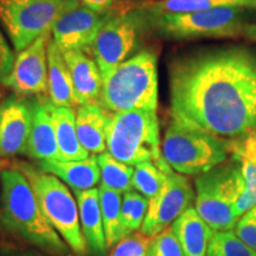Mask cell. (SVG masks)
Here are the masks:
<instances>
[{
  "instance_id": "obj_34",
  "label": "cell",
  "mask_w": 256,
  "mask_h": 256,
  "mask_svg": "<svg viewBox=\"0 0 256 256\" xmlns=\"http://www.w3.org/2000/svg\"><path fill=\"white\" fill-rule=\"evenodd\" d=\"M80 4L86 8L98 12V14H107L114 4V0H78Z\"/></svg>"
},
{
  "instance_id": "obj_18",
  "label": "cell",
  "mask_w": 256,
  "mask_h": 256,
  "mask_svg": "<svg viewBox=\"0 0 256 256\" xmlns=\"http://www.w3.org/2000/svg\"><path fill=\"white\" fill-rule=\"evenodd\" d=\"M48 92L50 102L56 107L74 108L78 104L63 51L54 40L48 46Z\"/></svg>"
},
{
  "instance_id": "obj_20",
  "label": "cell",
  "mask_w": 256,
  "mask_h": 256,
  "mask_svg": "<svg viewBox=\"0 0 256 256\" xmlns=\"http://www.w3.org/2000/svg\"><path fill=\"white\" fill-rule=\"evenodd\" d=\"M78 206L80 223L88 248L94 254H104L107 249L104 220H102L98 188L74 190Z\"/></svg>"
},
{
  "instance_id": "obj_29",
  "label": "cell",
  "mask_w": 256,
  "mask_h": 256,
  "mask_svg": "<svg viewBox=\"0 0 256 256\" xmlns=\"http://www.w3.org/2000/svg\"><path fill=\"white\" fill-rule=\"evenodd\" d=\"M206 256H256L234 230L216 232L210 240Z\"/></svg>"
},
{
  "instance_id": "obj_36",
  "label": "cell",
  "mask_w": 256,
  "mask_h": 256,
  "mask_svg": "<svg viewBox=\"0 0 256 256\" xmlns=\"http://www.w3.org/2000/svg\"><path fill=\"white\" fill-rule=\"evenodd\" d=\"M250 37L255 38V40H256V24L254 25V28H252V34H250Z\"/></svg>"
},
{
  "instance_id": "obj_22",
  "label": "cell",
  "mask_w": 256,
  "mask_h": 256,
  "mask_svg": "<svg viewBox=\"0 0 256 256\" xmlns=\"http://www.w3.org/2000/svg\"><path fill=\"white\" fill-rule=\"evenodd\" d=\"M46 107L55 124L60 160L72 162L89 158V152L80 142L76 130V114L72 108L56 107L50 100H46Z\"/></svg>"
},
{
  "instance_id": "obj_17",
  "label": "cell",
  "mask_w": 256,
  "mask_h": 256,
  "mask_svg": "<svg viewBox=\"0 0 256 256\" xmlns=\"http://www.w3.org/2000/svg\"><path fill=\"white\" fill-rule=\"evenodd\" d=\"M76 130L81 145L92 154L107 150V128L110 112L98 104H81L76 110Z\"/></svg>"
},
{
  "instance_id": "obj_8",
  "label": "cell",
  "mask_w": 256,
  "mask_h": 256,
  "mask_svg": "<svg viewBox=\"0 0 256 256\" xmlns=\"http://www.w3.org/2000/svg\"><path fill=\"white\" fill-rule=\"evenodd\" d=\"M107 150L115 159L130 166L159 160L162 153L156 112L114 113L107 128Z\"/></svg>"
},
{
  "instance_id": "obj_38",
  "label": "cell",
  "mask_w": 256,
  "mask_h": 256,
  "mask_svg": "<svg viewBox=\"0 0 256 256\" xmlns=\"http://www.w3.org/2000/svg\"><path fill=\"white\" fill-rule=\"evenodd\" d=\"M252 211H254V214H255V215H256V206H254V208H252Z\"/></svg>"
},
{
  "instance_id": "obj_2",
  "label": "cell",
  "mask_w": 256,
  "mask_h": 256,
  "mask_svg": "<svg viewBox=\"0 0 256 256\" xmlns=\"http://www.w3.org/2000/svg\"><path fill=\"white\" fill-rule=\"evenodd\" d=\"M0 220L8 230L54 254L68 248L40 206L30 182L18 168L0 174Z\"/></svg>"
},
{
  "instance_id": "obj_15",
  "label": "cell",
  "mask_w": 256,
  "mask_h": 256,
  "mask_svg": "<svg viewBox=\"0 0 256 256\" xmlns=\"http://www.w3.org/2000/svg\"><path fill=\"white\" fill-rule=\"evenodd\" d=\"M63 55L72 74L78 104H100L104 78L95 60L83 50L66 51Z\"/></svg>"
},
{
  "instance_id": "obj_26",
  "label": "cell",
  "mask_w": 256,
  "mask_h": 256,
  "mask_svg": "<svg viewBox=\"0 0 256 256\" xmlns=\"http://www.w3.org/2000/svg\"><path fill=\"white\" fill-rule=\"evenodd\" d=\"M98 168L101 172L102 185L113 190L126 194L132 191V178L134 168L115 159L110 152H104L96 156Z\"/></svg>"
},
{
  "instance_id": "obj_24",
  "label": "cell",
  "mask_w": 256,
  "mask_h": 256,
  "mask_svg": "<svg viewBox=\"0 0 256 256\" xmlns=\"http://www.w3.org/2000/svg\"><path fill=\"white\" fill-rule=\"evenodd\" d=\"M142 8L152 14H188L216 8H247L256 10V0H151Z\"/></svg>"
},
{
  "instance_id": "obj_14",
  "label": "cell",
  "mask_w": 256,
  "mask_h": 256,
  "mask_svg": "<svg viewBox=\"0 0 256 256\" xmlns=\"http://www.w3.org/2000/svg\"><path fill=\"white\" fill-rule=\"evenodd\" d=\"M32 104L20 95H10L0 104V158L26 154L32 128Z\"/></svg>"
},
{
  "instance_id": "obj_5",
  "label": "cell",
  "mask_w": 256,
  "mask_h": 256,
  "mask_svg": "<svg viewBox=\"0 0 256 256\" xmlns=\"http://www.w3.org/2000/svg\"><path fill=\"white\" fill-rule=\"evenodd\" d=\"M232 152V142L194 130L172 120L166 128L162 153L177 174L198 177L224 164Z\"/></svg>"
},
{
  "instance_id": "obj_4",
  "label": "cell",
  "mask_w": 256,
  "mask_h": 256,
  "mask_svg": "<svg viewBox=\"0 0 256 256\" xmlns=\"http://www.w3.org/2000/svg\"><path fill=\"white\" fill-rule=\"evenodd\" d=\"M250 11L256 10L216 8L188 14H152L145 10L150 31L174 40L226 38L241 34L250 37L255 25L248 20Z\"/></svg>"
},
{
  "instance_id": "obj_19",
  "label": "cell",
  "mask_w": 256,
  "mask_h": 256,
  "mask_svg": "<svg viewBox=\"0 0 256 256\" xmlns=\"http://www.w3.org/2000/svg\"><path fill=\"white\" fill-rule=\"evenodd\" d=\"M40 168L46 174L56 176L72 190H89L100 182L101 172L96 156L84 160H40Z\"/></svg>"
},
{
  "instance_id": "obj_21",
  "label": "cell",
  "mask_w": 256,
  "mask_h": 256,
  "mask_svg": "<svg viewBox=\"0 0 256 256\" xmlns=\"http://www.w3.org/2000/svg\"><path fill=\"white\" fill-rule=\"evenodd\" d=\"M185 256H206L210 240L215 234L198 215L194 206L188 208L171 224Z\"/></svg>"
},
{
  "instance_id": "obj_10",
  "label": "cell",
  "mask_w": 256,
  "mask_h": 256,
  "mask_svg": "<svg viewBox=\"0 0 256 256\" xmlns=\"http://www.w3.org/2000/svg\"><path fill=\"white\" fill-rule=\"evenodd\" d=\"M78 0H0V22L16 51H22L48 31Z\"/></svg>"
},
{
  "instance_id": "obj_28",
  "label": "cell",
  "mask_w": 256,
  "mask_h": 256,
  "mask_svg": "<svg viewBox=\"0 0 256 256\" xmlns=\"http://www.w3.org/2000/svg\"><path fill=\"white\" fill-rule=\"evenodd\" d=\"M150 200L138 191H128L124 194L121 206V224L124 238L142 228L145 220Z\"/></svg>"
},
{
  "instance_id": "obj_30",
  "label": "cell",
  "mask_w": 256,
  "mask_h": 256,
  "mask_svg": "<svg viewBox=\"0 0 256 256\" xmlns=\"http://www.w3.org/2000/svg\"><path fill=\"white\" fill-rule=\"evenodd\" d=\"M146 256H185L171 226L152 236Z\"/></svg>"
},
{
  "instance_id": "obj_13",
  "label": "cell",
  "mask_w": 256,
  "mask_h": 256,
  "mask_svg": "<svg viewBox=\"0 0 256 256\" xmlns=\"http://www.w3.org/2000/svg\"><path fill=\"white\" fill-rule=\"evenodd\" d=\"M110 12L98 14L81 4L66 10L51 28L54 42L66 52L70 50L87 51Z\"/></svg>"
},
{
  "instance_id": "obj_12",
  "label": "cell",
  "mask_w": 256,
  "mask_h": 256,
  "mask_svg": "<svg viewBox=\"0 0 256 256\" xmlns=\"http://www.w3.org/2000/svg\"><path fill=\"white\" fill-rule=\"evenodd\" d=\"M51 31L19 51L14 69L2 84L20 96L40 95L48 92V46Z\"/></svg>"
},
{
  "instance_id": "obj_37",
  "label": "cell",
  "mask_w": 256,
  "mask_h": 256,
  "mask_svg": "<svg viewBox=\"0 0 256 256\" xmlns=\"http://www.w3.org/2000/svg\"><path fill=\"white\" fill-rule=\"evenodd\" d=\"M2 90L0 89V104H2Z\"/></svg>"
},
{
  "instance_id": "obj_27",
  "label": "cell",
  "mask_w": 256,
  "mask_h": 256,
  "mask_svg": "<svg viewBox=\"0 0 256 256\" xmlns=\"http://www.w3.org/2000/svg\"><path fill=\"white\" fill-rule=\"evenodd\" d=\"M168 162L162 156L156 162H146L134 166L132 186L148 200L154 198L164 184Z\"/></svg>"
},
{
  "instance_id": "obj_7",
  "label": "cell",
  "mask_w": 256,
  "mask_h": 256,
  "mask_svg": "<svg viewBox=\"0 0 256 256\" xmlns=\"http://www.w3.org/2000/svg\"><path fill=\"white\" fill-rule=\"evenodd\" d=\"M14 168L30 182L44 215L70 249L78 256L87 255L89 248L80 223L78 202L68 186L56 176L26 162H18Z\"/></svg>"
},
{
  "instance_id": "obj_11",
  "label": "cell",
  "mask_w": 256,
  "mask_h": 256,
  "mask_svg": "<svg viewBox=\"0 0 256 256\" xmlns=\"http://www.w3.org/2000/svg\"><path fill=\"white\" fill-rule=\"evenodd\" d=\"M192 184L186 176L177 174L168 166L165 171L164 184L158 194L150 200L148 209L140 232L152 236L162 232L194 203Z\"/></svg>"
},
{
  "instance_id": "obj_25",
  "label": "cell",
  "mask_w": 256,
  "mask_h": 256,
  "mask_svg": "<svg viewBox=\"0 0 256 256\" xmlns=\"http://www.w3.org/2000/svg\"><path fill=\"white\" fill-rule=\"evenodd\" d=\"M98 197H100L106 243H107V247L110 248L124 238L122 224H121L122 198H121L120 192L102 184L98 188Z\"/></svg>"
},
{
  "instance_id": "obj_35",
  "label": "cell",
  "mask_w": 256,
  "mask_h": 256,
  "mask_svg": "<svg viewBox=\"0 0 256 256\" xmlns=\"http://www.w3.org/2000/svg\"><path fill=\"white\" fill-rule=\"evenodd\" d=\"M252 145H254L255 152H256V130L254 132V134L252 136Z\"/></svg>"
},
{
  "instance_id": "obj_33",
  "label": "cell",
  "mask_w": 256,
  "mask_h": 256,
  "mask_svg": "<svg viewBox=\"0 0 256 256\" xmlns=\"http://www.w3.org/2000/svg\"><path fill=\"white\" fill-rule=\"evenodd\" d=\"M14 51L6 42L4 34L0 31V83L11 74L14 66Z\"/></svg>"
},
{
  "instance_id": "obj_9",
  "label": "cell",
  "mask_w": 256,
  "mask_h": 256,
  "mask_svg": "<svg viewBox=\"0 0 256 256\" xmlns=\"http://www.w3.org/2000/svg\"><path fill=\"white\" fill-rule=\"evenodd\" d=\"M148 31L146 12L142 8L110 14L86 52L94 57L104 78L118 66L142 51V38Z\"/></svg>"
},
{
  "instance_id": "obj_6",
  "label": "cell",
  "mask_w": 256,
  "mask_h": 256,
  "mask_svg": "<svg viewBox=\"0 0 256 256\" xmlns=\"http://www.w3.org/2000/svg\"><path fill=\"white\" fill-rule=\"evenodd\" d=\"M194 209L214 232L234 230L238 223L235 206L246 191L238 159L198 176Z\"/></svg>"
},
{
  "instance_id": "obj_32",
  "label": "cell",
  "mask_w": 256,
  "mask_h": 256,
  "mask_svg": "<svg viewBox=\"0 0 256 256\" xmlns=\"http://www.w3.org/2000/svg\"><path fill=\"white\" fill-rule=\"evenodd\" d=\"M234 232L242 240L248 247L256 252V215L252 209L247 211L238 220Z\"/></svg>"
},
{
  "instance_id": "obj_31",
  "label": "cell",
  "mask_w": 256,
  "mask_h": 256,
  "mask_svg": "<svg viewBox=\"0 0 256 256\" xmlns=\"http://www.w3.org/2000/svg\"><path fill=\"white\" fill-rule=\"evenodd\" d=\"M150 241V236L136 232L118 242L110 256H146Z\"/></svg>"
},
{
  "instance_id": "obj_16",
  "label": "cell",
  "mask_w": 256,
  "mask_h": 256,
  "mask_svg": "<svg viewBox=\"0 0 256 256\" xmlns=\"http://www.w3.org/2000/svg\"><path fill=\"white\" fill-rule=\"evenodd\" d=\"M32 128L26 154L37 160H60L55 124L46 107V100H32Z\"/></svg>"
},
{
  "instance_id": "obj_3",
  "label": "cell",
  "mask_w": 256,
  "mask_h": 256,
  "mask_svg": "<svg viewBox=\"0 0 256 256\" xmlns=\"http://www.w3.org/2000/svg\"><path fill=\"white\" fill-rule=\"evenodd\" d=\"M98 106L113 113L134 110L156 112L158 69L154 51H139L104 78Z\"/></svg>"
},
{
  "instance_id": "obj_23",
  "label": "cell",
  "mask_w": 256,
  "mask_h": 256,
  "mask_svg": "<svg viewBox=\"0 0 256 256\" xmlns=\"http://www.w3.org/2000/svg\"><path fill=\"white\" fill-rule=\"evenodd\" d=\"M232 156L238 159L242 177L246 183V191L235 206V212L240 220L247 211L256 206V152L252 136H247L243 144L232 142Z\"/></svg>"
},
{
  "instance_id": "obj_1",
  "label": "cell",
  "mask_w": 256,
  "mask_h": 256,
  "mask_svg": "<svg viewBox=\"0 0 256 256\" xmlns=\"http://www.w3.org/2000/svg\"><path fill=\"white\" fill-rule=\"evenodd\" d=\"M172 120L222 139L256 130V50L222 46L188 51L168 66Z\"/></svg>"
}]
</instances>
